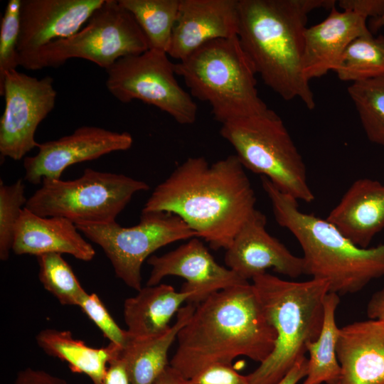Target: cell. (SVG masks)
I'll return each mask as SVG.
<instances>
[{
	"label": "cell",
	"mask_w": 384,
	"mask_h": 384,
	"mask_svg": "<svg viewBox=\"0 0 384 384\" xmlns=\"http://www.w3.org/2000/svg\"><path fill=\"white\" fill-rule=\"evenodd\" d=\"M256 197L236 155L212 164L189 157L153 191L142 212L181 218L215 250L228 249L256 210Z\"/></svg>",
	"instance_id": "obj_1"
},
{
	"label": "cell",
	"mask_w": 384,
	"mask_h": 384,
	"mask_svg": "<svg viewBox=\"0 0 384 384\" xmlns=\"http://www.w3.org/2000/svg\"><path fill=\"white\" fill-rule=\"evenodd\" d=\"M276 338L255 287L245 281L196 305L178 334L170 366L188 380L210 366L230 364L241 356L261 363Z\"/></svg>",
	"instance_id": "obj_2"
},
{
	"label": "cell",
	"mask_w": 384,
	"mask_h": 384,
	"mask_svg": "<svg viewBox=\"0 0 384 384\" xmlns=\"http://www.w3.org/2000/svg\"><path fill=\"white\" fill-rule=\"evenodd\" d=\"M334 0H239L238 38L263 82L285 100L315 107L303 73L309 14L331 9Z\"/></svg>",
	"instance_id": "obj_3"
},
{
	"label": "cell",
	"mask_w": 384,
	"mask_h": 384,
	"mask_svg": "<svg viewBox=\"0 0 384 384\" xmlns=\"http://www.w3.org/2000/svg\"><path fill=\"white\" fill-rule=\"evenodd\" d=\"M277 223L289 230L303 251L304 274L326 280L329 292L344 295L363 289L384 277V243L363 248L326 219L302 212L297 200L261 176Z\"/></svg>",
	"instance_id": "obj_4"
},
{
	"label": "cell",
	"mask_w": 384,
	"mask_h": 384,
	"mask_svg": "<svg viewBox=\"0 0 384 384\" xmlns=\"http://www.w3.org/2000/svg\"><path fill=\"white\" fill-rule=\"evenodd\" d=\"M252 281L277 338L270 355L247 377L251 384H277L318 338L329 285L323 279L288 281L267 272Z\"/></svg>",
	"instance_id": "obj_5"
},
{
	"label": "cell",
	"mask_w": 384,
	"mask_h": 384,
	"mask_svg": "<svg viewBox=\"0 0 384 384\" xmlns=\"http://www.w3.org/2000/svg\"><path fill=\"white\" fill-rule=\"evenodd\" d=\"M174 70L193 97L209 103L221 124L270 110L258 95L257 74L237 36L206 43L175 63Z\"/></svg>",
	"instance_id": "obj_6"
},
{
	"label": "cell",
	"mask_w": 384,
	"mask_h": 384,
	"mask_svg": "<svg viewBox=\"0 0 384 384\" xmlns=\"http://www.w3.org/2000/svg\"><path fill=\"white\" fill-rule=\"evenodd\" d=\"M220 134L234 148L244 168L266 177L297 201H314L304 161L273 110L225 123Z\"/></svg>",
	"instance_id": "obj_7"
},
{
	"label": "cell",
	"mask_w": 384,
	"mask_h": 384,
	"mask_svg": "<svg viewBox=\"0 0 384 384\" xmlns=\"http://www.w3.org/2000/svg\"><path fill=\"white\" fill-rule=\"evenodd\" d=\"M149 186L121 174L87 168L75 179L43 178L25 208L43 217H62L75 225L116 221L137 193Z\"/></svg>",
	"instance_id": "obj_8"
},
{
	"label": "cell",
	"mask_w": 384,
	"mask_h": 384,
	"mask_svg": "<svg viewBox=\"0 0 384 384\" xmlns=\"http://www.w3.org/2000/svg\"><path fill=\"white\" fill-rule=\"evenodd\" d=\"M148 49L147 39L132 14L118 0H105L80 31L39 51L36 70L59 67L71 58L91 61L106 70L119 58Z\"/></svg>",
	"instance_id": "obj_9"
},
{
	"label": "cell",
	"mask_w": 384,
	"mask_h": 384,
	"mask_svg": "<svg viewBox=\"0 0 384 384\" xmlns=\"http://www.w3.org/2000/svg\"><path fill=\"white\" fill-rule=\"evenodd\" d=\"M76 226L102 249L116 277L137 292L142 288V264L151 254L176 241L198 238L181 218L166 212H142L139 223L131 227L116 221Z\"/></svg>",
	"instance_id": "obj_10"
},
{
	"label": "cell",
	"mask_w": 384,
	"mask_h": 384,
	"mask_svg": "<svg viewBox=\"0 0 384 384\" xmlns=\"http://www.w3.org/2000/svg\"><path fill=\"white\" fill-rule=\"evenodd\" d=\"M106 72L107 89L119 102L139 100L167 113L178 124L195 122L198 107L179 85L167 53L149 48L119 58Z\"/></svg>",
	"instance_id": "obj_11"
},
{
	"label": "cell",
	"mask_w": 384,
	"mask_h": 384,
	"mask_svg": "<svg viewBox=\"0 0 384 384\" xmlns=\"http://www.w3.org/2000/svg\"><path fill=\"white\" fill-rule=\"evenodd\" d=\"M0 95L5 99L0 119V154L18 161L38 148L36 131L55 107L57 92L50 76L38 79L13 70L0 83Z\"/></svg>",
	"instance_id": "obj_12"
},
{
	"label": "cell",
	"mask_w": 384,
	"mask_h": 384,
	"mask_svg": "<svg viewBox=\"0 0 384 384\" xmlns=\"http://www.w3.org/2000/svg\"><path fill=\"white\" fill-rule=\"evenodd\" d=\"M105 0H21L18 41L19 65L36 70L39 51L84 26Z\"/></svg>",
	"instance_id": "obj_13"
},
{
	"label": "cell",
	"mask_w": 384,
	"mask_h": 384,
	"mask_svg": "<svg viewBox=\"0 0 384 384\" xmlns=\"http://www.w3.org/2000/svg\"><path fill=\"white\" fill-rule=\"evenodd\" d=\"M132 135L95 126H82L68 135L39 144L38 153L23 159L24 178L40 184L43 178L59 179L70 166L129 149Z\"/></svg>",
	"instance_id": "obj_14"
},
{
	"label": "cell",
	"mask_w": 384,
	"mask_h": 384,
	"mask_svg": "<svg viewBox=\"0 0 384 384\" xmlns=\"http://www.w3.org/2000/svg\"><path fill=\"white\" fill-rule=\"evenodd\" d=\"M147 263L151 270L146 286L159 284L167 276L182 277L186 282L181 291L192 294L187 303L195 305L217 292L247 281L220 265L197 237L161 256L149 257Z\"/></svg>",
	"instance_id": "obj_15"
},
{
	"label": "cell",
	"mask_w": 384,
	"mask_h": 384,
	"mask_svg": "<svg viewBox=\"0 0 384 384\" xmlns=\"http://www.w3.org/2000/svg\"><path fill=\"white\" fill-rule=\"evenodd\" d=\"M266 222L265 215L256 209L225 250L224 260L227 267L247 281L270 268L291 278L304 274L302 257L292 254L270 235Z\"/></svg>",
	"instance_id": "obj_16"
},
{
	"label": "cell",
	"mask_w": 384,
	"mask_h": 384,
	"mask_svg": "<svg viewBox=\"0 0 384 384\" xmlns=\"http://www.w3.org/2000/svg\"><path fill=\"white\" fill-rule=\"evenodd\" d=\"M239 0H180L167 54L179 61L206 43L238 35Z\"/></svg>",
	"instance_id": "obj_17"
},
{
	"label": "cell",
	"mask_w": 384,
	"mask_h": 384,
	"mask_svg": "<svg viewBox=\"0 0 384 384\" xmlns=\"http://www.w3.org/2000/svg\"><path fill=\"white\" fill-rule=\"evenodd\" d=\"M363 15L334 6L321 22L304 32L303 73L306 79L320 78L336 68L348 45L356 38L370 34Z\"/></svg>",
	"instance_id": "obj_18"
},
{
	"label": "cell",
	"mask_w": 384,
	"mask_h": 384,
	"mask_svg": "<svg viewBox=\"0 0 384 384\" xmlns=\"http://www.w3.org/2000/svg\"><path fill=\"white\" fill-rule=\"evenodd\" d=\"M339 384H384V323L369 319L340 329Z\"/></svg>",
	"instance_id": "obj_19"
},
{
	"label": "cell",
	"mask_w": 384,
	"mask_h": 384,
	"mask_svg": "<svg viewBox=\"0 0 384 384\" xmlns=\"http://www.w3.org/2000/svg\"><path fill=\"white\" fill-rule=\"evenodd\" d=\"M12 251L18 255L68 254L88 262L95 255L92 245L76 225L62 217H43L24 208L16 226Z\"/></svg>",
	"instance_id": "obj_20"
},
{
	"label": "cell",
	"mask_w": 384,
	"mask_h": 384,
	"mask_svg": "<svg viewBox=\"0 0 384 384\" xmlns=\"http://www.w3.org/2000/svg\"><path fill=\"white\" fill-rule=\"evenodd\" d=\"M326 220L355 245L368 247L384 228V185L370 178L355 181Z\"/></svg>",
	"instance_id": "obj_21"
},
{
	"label": "cell",
	"mask_w": 384,
	"mask_h": 384,
	"mask_svg": "<svg viewBox=\"0 0 384 384\" xmlns=\"http://www.w3.org/2000/svg\"><path fill=\"white\" fill-rule=\"evenodd\" d=\"M190 292H176L169 284L146 286L124 303L123 315L129 338H142L161 334L170 328V321Z\"/></svg>",
	"instance_id": "obj_22"
},
{
	"label": "cell",
	"mask_w": 384,
	"mask_h": 384,
	"mask_svg": "<svg viewBox=\"0 0 384 384\" xmlns=\"http://www.w3.org/2000/svg\"><path fill=\"white\" fill-rule=\"evenodd\" d=\"M196 306L187 303L181 307L175 324L161 334L142 338L128 336L120 356L130 384H154L169 366V350L179 331L191 319Z\"/></svg>",
	"instance_id": "obj_23"
},
{
	"label": "cell",
	"mask_w": 384,
	"mask_h": 384,
	"mask_svg": "<svg viewBox=\"0 0 384 384\" xmlns=\"http://www.w3.org/2000/svg\"><path fill=\"white\" fill-rule=\"evenodd\" d=\"M36 342L46 353L66 362L73 372L86 375L93 384H102L110 362L122 350L112 343L93 348L75 338L69 331L54 329L41 330Z\"/></svg>",
	"instance_id": "obj_24"
},
{
	"label": "cell",
	"mask_w": 384,
	"mask_h": 384,
	"mask_svg": "<svg viewBox=\"0 0 384 384\" xmlns=\"http://www.w3.org/2000/svg\"><path fill=\"white\" fill-rule=\"evenodd\" d=\"M340 303L338 294L329 292L324 299V316L318 338L306 346L309 354L307 373L302 384H338L341 368L338 361L336 346L340 329L336 321V311Z\"/></svg>",
	"instance_id": "obj_25"
},
{
	"label": "cell",
	"mask_w": 384,
	"mask_h": 384,
	"mask_svg": "<svg viewBox=\"0 0 384 384\" xmlns=\"http://www.w3.org/2000/svg\"><path fill=\"white\" fill-rule=\"evenodd\" d=\"M134 17L149 49L168 52L180 0H118Z\"/></svg>",
	"instance_id": "obj_26"
},
{
	"label": "cell",
	"mask_w": 384,
	"mask_h": 384,
	"mask_svg": "<svg viewBox=\"0 0 384 384\" xmlns=\"http://www.w3.org/2000/svg\"><path fill=\"white\" fill-rule=\"evenodd\" d=\"M334 71L341 80L352 83L384 76V36L370 33L353 40Z\"/></svg>",
	"instance_id": "obj_27"
},
{
	"label": "cell",
	"mask_w": 384,
	"mask_h": 384,
	"mask_svg": "<svg viewBox=\"0 0 384 384\" xmlns=\"http://www.w3.org/2000/svg\"><path fill=\"white\" fill-rule=\"evenodd\" d=\"M348 92L369 141L384 146V76L353 82Z\"/></svg>",
	"instance_id": "obj_28"
},
{
	"label": "cell",
	"mask_w": 384,
	"mask_h": 384,
	"mask_svg": "<svg viewBox=\"0 0 384 384\" xmlns=\"http://www.w3.org/2000/svg\"><path fill=\"white\" fill-rule=\"evenodd\" d=\"M36 258L39 265L38 277L43 287L62 305L78 306L86 291L62 255L46 253Z\"/></svg>",
	"instance_id": "obj_29"
},
{
	"label": "cell",
	"mask_w": 384,
	"mask_h": 384,
	"mask_svg": "<svg viewBox=\"0 0 384 384\" xmlns=\"http://www.w3.org/2000/svg\"><path fill=\"white\" fill-rule=\"evenodd\" d=\"M21 178L11 185L0 181V259L9 257L15 238L16 229L25 208L27 198Z\"/></svg>",
	"instance_id": "obj_30"
},
{
	"label": "cell",
	"mask_w": 384,
	"mask_h": 384,
	"mask_svg": "<svg viewBox=\"0 0 384 384\" xmlns=\"http://www.w3.org/2000/svg\"><path fill=\"white\" fill-rule=\"evenodd\" d=\"M21 0H9L0 25V83L5 74L19 65L18 41Z\"/></svg>",
	"instance_id": "obj_31"
},
{
	"label": "cell",
	"mask_w": 384,
	"mask_h": 384,
	"mask_svg": "<svg viewBox=\"0 0 384 384\" xmlns=\"http://www.w3.org/2000/svg\"><path fill=\"white\" fill-rule=\"evenodd\" d=\"M78 306L101 330L110 343L123 348L128 339L127 330L114 321L99 297L87 292L80 299Z\"/></svg>",
	"instance_id": "obj_32"
},
{
	"label": "cell",
	"mask_w": 384,
	"mask_h": 384,
	"mask_svg": "<svg viewBox=\"0 0 384 384\" xmlns=\"http://www.w3.org/2000/svg\"><path fill=\"white\" fill-rule=\"evenodd\" d=\"M186 384H251L247 375H242L230 364L210 366L186 380Z\"/></svg>",
	"instance_id": "obj_33"
},
{
	"label": "cell",
	"mask_w": 384,
	"mask_h": 384,
	"mask_svg": "<svg viewBox=\"0 0 384 384\" xmlns=\"http://www.w3.org/2000/svg\"><path fill=\"white\" fill-rule=\"evenodd\" d=\"M338 5L343 10L355 11L367 18H377L384 11V0H341Z\"/></svg>",
	"instance_id": "obj_34"
},
{
	"label": "cell",
	"mask_w": 384,
	"mask_h": 384,
	"mask_svg": "<svg viewBox=\"0 0 384 384\" xmlns=\"http://www.w3.org/2000/svg\"><path fill=\"white\" fill-rule=\"evenodd\" d=\"M14 384H67L62 378L44 370L26 368L16 376Z\"/></svg>",
	"instance_id": "obj_35"
},
{
	"label": "cell",
	"mask_w": 384,
	"mask_h": 384,
	"mask_svg": "<svg viewBox=\"0 0 384 384\" xmlns=\"http://www.w3.org/2000/svg\"><path fill=\"white\" fill-rule=\"evenodd\" d=\"M120 354L110 362L102 384H130Z\"/></svg>",
	"instance_id": "obj_36"
},
{
	"label": "cell",
	"mask_w": 384,
	"mask_h": 384,
	"mask_svg": "<svg viewBox=\"0 0 384 384\" xmlns=\"http://www.w3.org/2000/svg\"><path fill=\"white\" fill-rule=\"evenodd\" d=\"M366 314L369 319L384 323V287L373 294L367 304Z\"/></svg>",
	"instance_id": "obj_37"
},
{
	"label": "cell",
	"mask_w": 384,
	"mask_h": 384,
	"mask_svg": "<svg viewBox=\"0 0 384 384\" xmlns=\"http://www.w3.org/2000/svg\"><path fill=\"white\" fill-rule=\"evenodd\" d=\"M308 358L299 359L287 374L277 384H297L307 373Z\"/></svg>",
	"instance_id": "obj_38"
},
{
	"label": "cell",
	"mask_w": 384,
	"mask_h": 384,
	"mask_svg": "<svg viewBox=\"0 0 384 384\" xmlns=\"http://www.w3.org/2000/svg\"><path fill=\"white\" fill-rule=\"evenodd\" d=\"M186 379L175 368L169 366L154 384H186Z\"/></svg>",
	"instance_id": "obj_39"
},
{
	"label": "cell",
	"mask_w": 384,
	"mask_h": 384,
	"mask_svg": "<svg viewBox=\"0 0 384 384\" xmlns=\"http://www.w3.org/2000/svg\"><path fill=\"white\" fill-rule=\"evenodd\" d=\"M370 25L371 28L374 30H377L381 27H384V11L380 16L372 18Z\"/></svg>",
	"instance_id": "obj_40"
},
{
	"label": "cell",
	"mask_w": 384,
	"mask_h": 384,
	"mask_svg": "<svg viewBox=\"0 0 384 384\" xmlns=\"http://www.w3.org/2000/svg\"><path fill=\"white\" fill-rule=\"evenodd\" d=\"M339 384V383H338Z\"/></svg>",
	"instance_id": "obj_41"
}]
</instances>
